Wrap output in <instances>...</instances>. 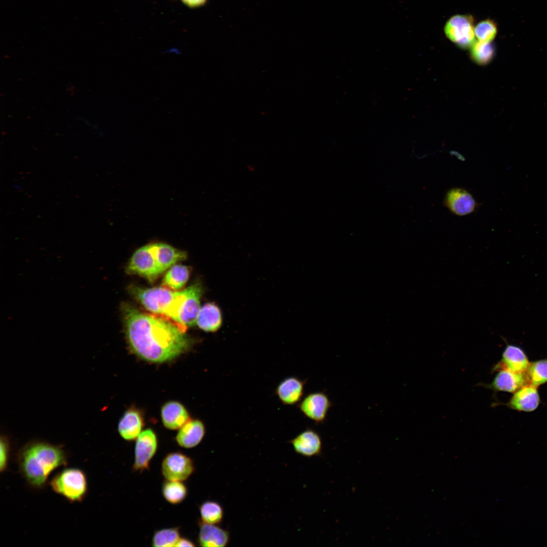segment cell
<instances>
[{
	"mask_svg": "<svg viewBox=\"0 0 547 547\" xmlns=\"http://www.w3.org/2000/svg\"><path fill=\"white\" fill-rule=\"evenodd\" d=\"M127 340L132 351L146 361H171L191 345L186 328L163 316L148 314L134 307H123Z\"/></svg>",
	"mask_w": 547,
	"mask_h": 547,
	"instance_id": "1",
	"label": "cell"
},
{
	"mask_svg": "<svg viewBox=\"0 0 547 547\" xmlns=\"http://www.w3.org/2000/svg\"><path fill=\"white\" fill-rule=\"evenodd\" d=\"M68 458L62 446L34 441L19 449L16 461L20 473L28 485L39 490L46 486L49 476L54 470L67 465Z\"/></svg>",
	"mask_w": 547,
	"mask_h": 547,
	"instance_id": "2",
	"label": "cell"
},
{
	"mask_svg": "<svg viewBox=\"0 0 547 547\" xmlns=\"http://www.w3.org/2000/svg\"><path fill=\"white\" fill-rule=\"evenodd\" d=\"M129 292L148 311L167 317L178 323L189 289L188 287L180 292H173L166 287L142 288L131 286L129 288Z\"/></svg>",
	"mask_w": 547,
	"mask_h": 547,
	"instance_id": "3",
	"label": "cell"
},
{
	"mask_svg": "<svg viewBox=\"0 0 547 547\" xmlns=\"http://www.w3.org/2000/svg\"><path fill=\"white\" fill-rule=\"evenodd\" d=\"M52 489L71 503L84 500L88 493L85 473L75 467L66 468L56 474L50 482Z\"/></svg>",
	"mask_w": 547,
	"mask_h": 547,
	"instance_id": "4",
	"label": "cell"
},
{
	"mask_svg": "<svg viewBox=\"0 0 547 547\" xmlns=\"http://www.w3.org/2000/svg\"><path fill=\"white\" fill-rule=\"evenodd\" d=\"M474 20L468 15H456L446 23L444 32L452 42L462 48L471 47L475 42Z\"/></svg>",
	"mask_w": 547,
	"mask_h": 547,
	"instance_id": "5",
	"label": "cell"
},
{
	"mask_svg": "<svg viewBox=\"0 0 547 547\" xmlns=\"http://www.w3.org/2000/svg\"><path fill=\"white\" fill-rule=\"evenodd\" d=\"M126 272L153 281L162 273L153 255L149 244L138 249L132 255Z\"/></svg>",
	"mask_w": 547,
	"mask_h": 547,
	"instance_id": "6",
	"label": "cell"
},
{
	"mask_svg": "<svg viewBox=\"0 0 547 547\" xmlns=\"http://www.w3.org/2000/svg\"><path fill=\"white\" fill-rule=\"evenodd\" d=\"M194 470L195 466L192 459L180 452L168 453L162 462V474L164 477L168 480H186Z\"/></svg>",
	"mask_w": 547,
	"mask_h": 547,
	"instance_id": "7",
	"label": "cell"
},
{
	"mask_svg": "<svg viewBox=\"0 0 547 547\" xmlns=\"http://www.w3.org/2000/svg\"><path fill=\"white\" fill-rule=\"evenodd\" d=\"M158 447L157 436L153 430L148 428L141 432L136 441L133 470L140 473L148 470Z\"/></svg>",
	"mask_w": 547,
	"mask_h": 547,
	"instance_id": "8",
	"label": "cell"
},
{
	"mask_svg": "<svg viewBox=\"0 0 547 547\" xmlns=\"http://www.w3.org/2000/svg\"><path fill=\"white\" fill-rule=\"evenodd\" d=\"M298 405L305 417L319 424L326 420L332 403L325 393L319 392L307 395Z\"/></svg>",
	"mask_w": 547,
	"mask_h": 547,
	"instance_id": "9",
	"label": "cell"
},
{
	"mask_svg": "<svg viewBox=\"0 0 547 547\" xmlns=\"http://www.w3.org/2000/svg\"><path fill=\"white\" fill-rule=\"evenodd\" d=\"M443 203L454 215L463 216L471 214L476 210L478 204L473 195L467 190L453 187L448 190Z\"/></svg>",
	"mask_w": 547,
	"mask_h": 547,
	"instance_id": "10",
	"label": "cell"
},
{
	"mask_svg": "<svg viewBox=\"0 0 547 547\" xmlns=\"http://www.w3.org/2000/svg\"><path fill=\"white\" fill-rule=\"evenodd\" d=\"M295 452L306 457L319 456L322 454L323 443L320 434L307 428L289 441Z\"/></svg>",
	"mask_w": 547,
	"mask_h": 547,
	"instance_id": "11",
	"label": "cell"
},
{
	"mask_svg": "<svg viewBox=\"0 0 547 547\" xmlns=\"http://www.w3.org/2000/svg\"><path fill=\"white\" fill-rule=\"evenodd\" d=\"M188 296L181 310L178 323L186 328L197 323V319L201 309L200 301L203 292L202 284L197 282L189 287Z\"/></svg>",
	"mask_w": 547,
	"mask_h": 547,
	"instance_id": "12",
	"label": "cell"
},
{
	"mask_svg": "<svg viewBox=\"0 0 547 547\" xmlns=\"http://www.w3.org/2000/svg\"><path fill=\"white\" fill-rule=\"evenodd\" d=\"M540 403L538 387L528 383L513 393L506 405L514 410L529 412L536 410Z\"/></svg>",
	"mask_w": 547,
	"mask_h": 547,
	"instance_id": "13",
	"label": "cell"
},
{
	"mask_svg": "<svg viewBox=\"0 0 547 547\" xmlns=\"http://www.w3.org/2000/svg\"><path fill=\"white\" fill-rule=\"evenodd\" d=\"M530 363L527 355L521 347L507 344L502 352L501 360L494 366L493 370L507 369L515 372L524 373L527 371Z\"/></svg>",
	"mask_w": 547,
	"mask_h": 547,
	"instance_id": "14",
	"label": "cell"
},
{
	"mask_svg": "<svg viewBox=\"0 0 547 547\" xmlns=\"http://www.w3.org/2000/svg\"><path fill=\"white\" fill-rule=\"evenodd\" d=\"M497 371L492 381L486 385V387L495 392L514 393L523 386L529 383L526 372L518 373L507 369H500Z\"/></svg>",
	"mask_w": 547,
	"mask_h": 547,
	"instance_id": "15",
	"label": "cell"
},
{
	"mask_svg": "<svg viewBox=\"0 0 547 547\" xmlns=\"http://www.w3.org/2000/svg\"><path fill=\"white\" fill-rule=\"evenodd\" d=\"M306 380L291 376L282 380L277 386L276 394L285 405H294L302 400Z\"/></svg>",
	"mask_w": 547,
	"mask_h": 547,
	"instance_id": "16",
	"label": "cell"
},
{
	"mask_svg": "<svg viewBox=\"0 0 547 547\" xmlns=\"http://www.w3.org/2000/svg\"><path fill=\"white\" fill-rule=\"evenodd\" d=\"M229 533L216 525L199 523L198 541L200 546L206 547L226 546L229 542Z\"/></svg>",
	"mask_w": 547,
	"mask_h": 547,
	"instance_id": "17",
	"label": "cell"
},
{
	"mask_svg": "<svg viewBox=\"0 0 547 547\" xmlns=\"http://www.w3.org/2000/svg\"><path fill=\"white\" fill-rule=\"evenodd\" d=\"M149 246L162 272L186 257L185 252L177 249L167 244L156 243L149 244Z\"/></svg>",
	"mask_w": 547,
	"mask_h": 547,
	"instance_id": "18",
	"label": "cell"
},
{
	"mask_svg": "<svg viewBox=\"0 0 547 547\" xmlns=\"http://www.w3.org/2000/svg\"><path fill=\"white\" fill-rule=\"evenodd\" d=\"M205 432V426L202 421L190 420L179 429L176 436V441L181 447L193 448L203 440Z\"/></svg>",
	"mask_w": 547,
	"mask_h": 547,
	"instance_id": "19",
	"label": "cell"
},
{
	"mask_svg": "<svg viewBox=\"0 0 547 547\" xmlns=\"http://www.w3.org/2000/svg\"><path fill=\"white\" fill-rule=\"evenodd\" d=\"M161 417L164 425L168 429H180L189 420L188 413L180 403L169 401L161 409Z\"/></svg>",
	"mask_w": 547,
	"mask_h": 547,
	"instance_id": "20",
	"label": "cell"
},
{
	"mask_svg": "<svg viewBox=\"0 0 547 547\" xmlns=\"http://www.w3.org/2000/svg\"><path fill=\"white\" fill-rule=\"evenodd\" d=\"M143 426V419L141 413L134 408L127 410L118 423V432L121 437L127 441L137 439Z\"/></svg>",
	"mask_w": 547,
	"mask_h": 547,
	"instance_id": "21",
	"label": "cell"
},
{
	"mask_svg": "<svg viewBox=\"0 0 547 547\" xmlns=\"http://www.w3.org/2000/svg\"><path fill=\"white\" fill-rule=\"evenodd\" d=\"M222 321L220 308L214 303L209 302L201 307L196 324L204 331L215 332L221 327Z\"/></svg>",
	"mask_w": 547,
	"mask_h": 547,
	"instance_id": "22",
	"label": "cell"
},
{
	"mask_svg": "<svg viewBox=\"0 0 547 547\" xmlns=\"http://www.w3.org/2000/svg\"><path fill=\"white\" fill-rule=\"evenodd\" d=\"M189 271L188 267L185 265H173L164 277L163 286L172 290L182 288L188 281Z\"/></svg>",
	"mask_w": 547,
	"mask_h": 547,
	"instance_id": "23",
	"label": "cell"
},
{
	"mask_svg": "<svg viewBox=\"0 0 547 547\" xmlns=\"http://www.w3.org/2000/svg\"><path fill=\"white\" fill-rule=\"evenodd\" d=\"M162 494L167 502L177 504L186 497L187 488L182 481L166 480L163 484Z\"/></svg>",
	"mask_w": 547,
	"mask_h": 547,
	"instance_id": "24",
	"label": "cell"
},
{
	"mask_svg": "<svg viewBox=\"0 0 547 547\" xmlns=\"http://www.w3.org/2000/svg\"><path fill=\"white\" fill-rule=\"evenodd\" d=\"M202 522L217 525L221 522L223 518L224 511L221 505L218 502L207 500L203 502L199 507Z\"/></svg>",
	"mask_w": 547,
	"mask_h": 547,
	"instance_id": "25",
	"label": "cell"
},
{
	"mask_svg": "<svg viewBox=\"0 0 547 547\" xmlns=\"http://www.w3.org/2000/svg\"><path fill=\"white\" fill-rule=\"evenodd\" d=\"M180 537L179 527L163 528L154 533L151 544L157 547L176 546Z\"/></svg>",
	"mask_w": 547,
	"mask_h": 547,
	"instance_id": "26",
	"label": "cell"
},
{
	"mask_svg": "<svg viewBox=\"0 0 547 547\" xmlns=\"http://www.w3.org/2000/svg\"><path fill=\"white\" fill-rule=\"evenodd\" d=\"M529 383L538 387L547 382V358L530 363L526 371Z\"/></svg>",
	"mask_w": 547,
	"mask_h": 547,
	"instance_id": "27",
	"label": "cell"
},
{
	"mask_svg": "<svg viewBox=\"0 0 547 547\" xmlns=\"http://www.w3.org/2000/svg\"><path fill=\"white\" fill-rule=\"evenodd\" d=\"M471 56L479 64H485L493 56L494 50L490 42L475 41L471 46Z\"/></svg>",
	"mask_w": 547,
	"mask_h": 547,
	"instance_id": "28",
	"label": "cell"
},
{
	"mask_svg": "<svg viewBox=\"0 0 547 547\" xmlns=\"http://www.w3.org/2000/svg\"><path fill=\"white\" fill-rule=\"evenodd\" d=\"M497 27L491 20H485L480 22L475 27V34L478 41L491 42L497 33Z\"/></svg>",
	"mask_w": 547,
	"mask_h": 547,
	"instance_id": "29",
	"label": "cell"
},
{
	"mask_svg": "<svg viewBox=\"0 0 547 547\" xmlns=\"http://www.w3.org/2000/svg\"><path fill=\"white\" fill-rule=\"evenodd\" d=\"M10 445L8 439L5 436L1 437L0 471H6L8 467L10 457Z\"/></svg>",
	"mask_w": 547,
	"mask_h": 547,
	"instance_id": "30",
	"label": "cell"
},
{
	"mask_svg": "<svg viewBox=\"0 0 547 547\" xmlns=\"http://www.w3.org/2000/svg\"><path fill=\"white\" fill-rule=\"evenodd\" d=\"M208 0H181L187 7L190 8H197L206 4Z\"/></svg>",
	"mask_w": 547,
	"mask_h": 547,
	"instance_id": "31",
	"label": "cell"
},
{
	"mask_svg": "<svg viewBox=\"0 0 547 547\" xmlns=\"http://www.w3.org/2000/svg\"><path fill=\"white\" fill-rule=\"evenodd\" d=\"M194 543L189 539L180 537L178 542L177 543L176 546H194Z\"/></svg>",
	"mask_w": 547,
	"mask_h": 547,
	"instance_id": "32",
	"label": "cell"
}]
</instances>
